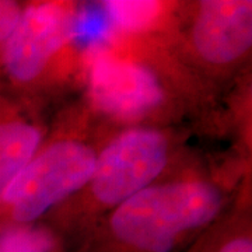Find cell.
I'll use <instances>...</instances> for the list:
<instances>
[{
  "instance_id": "5",
  "label": "cell",
  "mask_w": 252,
  "mask_h": 252,
  "mask_svg": "<svg viewBox=\"0 0 252 252\" xmlns=\"http://www.w3.org/2000/svg\"><path fill=\"white\" fill-rule=\"evenodd\" d=\"M90 95L101 111L121 119H135L157 108L161 86L142 64L102 58L91 66Z\"/></svg>"
},
{
  "instance_id": "7",
  "label": "cell",
  "mask_w": 252,
  "mask_h": 252,
  "mask_svg": "<svg viewBox=\"0 0 252 252\" xmlns=\"http://www.w3.org/2000/svg\"><path fill=\"white\" fill-rule=\"evenodd\" d=\"M41 132L26 122L0 124V198L23 168L35 156Z\"/></svg>"
},
{
  "instance_id": "6",
  "label": "cell",
  "mask_w": 252,
  "mask_h": 252,
  "mask_svg": "<svg viewBox=\"0 0 252 252\" xmlns=\"http://www.w3.org/2000/svg\"><path fill=\"white\" fill-rule=\"evenodd\" d=\"M192 42L205 61L215 64L243 58L252 44L251 1H202L192 28Z\"/></svg>"
},
{
  "instance_id": "8",
  "label": "cell",
  "mask_w": 252,
  "mask_h": 252,
  "mask_svg": "<svg viewBox=\"0 0 252 252\" xmlns=\"http://www.w3.org/2000/svg\"><path fill=\"white\" fill-rule=\"evenodd\" d=\"M102 9L105 11L111 24L125 28L129 31H139L152 26L157 20L161 4L157 1H127L114 0L104 1Z\"/></svg>"
},
{
  "instance_id": "9",
  "label": "cell",
  "mask_w": 252,
  "mask_h": 252,
  "mask_svg": "<svg viewBox=\"0 0 252 252\" xmlns=\"http://www.w3.org/2000/svg\"><path fill=\"white\" fill-rule=\"evenodd\" d=\"M23 9L14 1L0 0V41H9L17 28Z\"/></svg>"
},
{
  "instance_id": "2",
  "label": "cell",
  "mask_w": 252,
  "mask_h": 252,
  "mask_svg": "<svg viewBox=\"0 0 252 252\" xmlns=\"http://www.w3.org/2000/svg\"><path fill=\"white\" fill-rule=\"evenodd\" d=\"M97 156L89 146L64 140L34 156L1 198L20 223H31L73 192L90 182Z\"/></svg>"
},
{
  "instance_id": "3",
  "label": "cell",
  "mask_w": 252,
  "mask_h": 252,
  "mask_svg": "<svg viewBox=\"0 0 252 252\" xmlns=\"http://www.w3.org/2000/svg\"><path fill=\"white\" fill-rule=\"evenodd\" d=\"M168 161L167 137L152 129H132L117 137L95 160L90 184L101 203L118 206L150 187Z\"/></svg>"
},
{
  "instance_id": "4",
  "label": "cell",
  "mask_w": 252,
  "mask_h": 252,
  "mask_svg": "<svg viewBox=\"0 0 252 252\" xmlns=\"http://www.w3.org/2000/svg\"><path fill=\"white\" fill-rule=\"evenodd\" d=\"M74 16L66 6L42 3L23 10L6 45V66L20 81L35 79L70 38Z\"/></svg>"
},
{
  "instance_id": "1",
  "label": "cell",
  "mask_w": 252,
  "mask_h": 252,
  "mask_svg": "<svg viewBox=\"0 0 252 252\" xmlns=\"http://www.w3.org/2000/svg\"><path fill=\"white\" fill-rule=\"evenodd\" d=\"M221 206L216 188L199 181L150 185L118 205L109 221L119 252H175Z\"/></svg>"
},
{
  "instance_id": "10",
  "label": "cell",
  "mask_w": 252,
  "mask_h": 252,
  "mask_svg": "<svg viewBox=\"0 0 252 252\" xmlns=\"http://www.w3.org/2000/svg\"><path fill=\"white\" fill-rule=\"evenodd\" d=\"M212 252H252V241L250 235H234L219 244Z\"/></svg>"
}]
</instances>
